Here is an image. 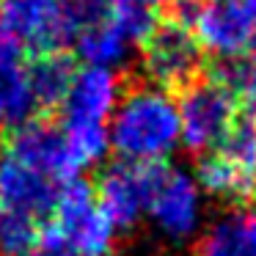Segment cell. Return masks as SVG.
Returning a JSON list of instances; mask_svg holds the SVG:
<instances>
[{"mask_svg": "<svg viewBox=\"0 0 256 256\" xmlns=\"http://www.w3.org/2000/svg\"><path fill=\"white\" fill-rule=\"evenodd\" d=\"M44 223L0 204V256H28L42 245Z\"/></svg>", "mask_w": 256, "mask_h": 256, "instance_id": "16", "label": "cell"}, {"mask_svg": "<svg viewBox=\"0 0 256 256\" xmlns=\"http://www.w3.org/2000/svg\"><path fill=\"white\" fill-rule=\"evenodd\" d=\"M72 44H74V50H78V56L86 61V66L113 69V72L127 61L130 50H132V44L124 39V34L110 22L108 14L102 20H96V22L83 25V28L72 36Z\"/></svg>", "mask_w": 256, "mask_h": 256, "instance_id": "15", "label": "cell"}, {"mask_svg": "<svg viewBox=\"0 0 256 256\" xmlns=\"http://www.w3.org/2000/svg\"><path fill=\"white\" fill-rule=\"evenodd\" d=\"M61 188L64 184L52 182L42 171L0 152V204L44 223L56 206Z\"/></svg>", "mask_w": 256, "mask_h": 256, "instance_id": "11", "label": "cell"}, {"mask_svg": "<svg viewBox=\"0 0 256 256\" xmlns=\"http://www.w3.org/2000/svg\"><path fill=\"white\" fill-rule=\"evenodd\" d=\"M108 132L118 162H166L182 144L176 100L152 83L130 86L127 91H122V100L108 122Z\"/></svg>", "mask_w": 256, "mask_h": 256, "instance_id": "1", "label": "cell"}, {"mask_svg": "<svg viewBox=\"0 0 256 256\" xmlns=\"http://www.w3.org/2000/svg\"><path fill=\"white\" fill-rule=\"evenodd\" d=\"M28 52L0 36V130H14L36 118L34 91L28 78Z\"/></svg>", "mask_w": 256, "mask_h": 256, "instance_id": "12", "label": "cell"}, {"mask_svg": "<svg viewBox=\"0 0 256 256\" xmlns=\"http://www.w3.org/2000/svg\"><path fill=\"white\" fill-rule=\"evenodd\" d=\"M118 232L96 206L94 188L86 179L64 184L42 228V245H56L74 256H113Z\"/></svg>", "mask_w": 256, "mask_h": 256, "instance_id": "2", "label": "cell"}, {"mask_svg": "<svg viewBox=\"0 0 256 256\" xmlns=\"http://www.w3.org/2000/svg\"><path fill=\"white\" fill-rule=\"evenodd\" d=\"M78 74L74 61L66 52H47V56H34L28 61V78H30V91L39 113L44 110H61L66 100L72 80Z\"/></svg>", "mask_w": 256, "mask_h": 256, "instance_id": "14", "label": "cell"}, {"mask_svg": "<svg viewBox=\"0 0 256 256\" xmlns=\"http://www.w3.org/2000/svg\"><path fill=\"white\" fill-rule=\"evenodd\" d=\"M193 256H256V206H232L196 240Z\"/></svg>", "mask_w": 256, "mask_h": 256, "instance_id": "13", "label": "cell"}, {"mask_svg": "<svg viewBox=\"0 0 256 256\" xmlns=\"http://www.w3.org/2000/svg\"><path fill=\"white\" fill-rule=\"evenodd\" d=\"M28 256H74V254H69V250H64V248H56V245H39V248Z\"/></svg>", "mask_w": 256, "mask_h": 256, "instance_id": "19", "label": "cell"}, {"mask_svg": "<svg viewBox=\"0 0 256 256\" xmlns=\"http://www.w3.org/2000/svg\"><path fill=\"white\" fill-rule=\"evenodd\" d=\"M144 72L152 86L162 91L188 88L204 72V50L196 42L193 30L176 22L174 17L160 20L154 34L144 42Z\"/></svg>", "mask_w": 256, "mask_h": 256, "instance_id": "7", "label": "cell"}, {"mask_svg": "<svg viewBox=\"0 0 256 256\" xmlns=\"http://www.w3.org/2000/svg\"><path fill=\"white\" fill-rule=\"evenodd\" d=\"M193 174L184 168L154 162L146 166V215L168 242L196 237L204 218V198Z\"/></svg>", "mask_w": 256, "mask_h": 256, "instance_id": "4", "label": "cell"}, {"mask_svg": "<svg viewBox=\"0 0 256 256\" xmlns=\"http://www.w3.org/2000/svg\"><path fill=\"white\" fill-rule=\"evenodd\" d=\"M0 36L34 56L72 44L69 0H0Z\"/></svg>", "mask_w": 256, "mask_h": 256, "instance_id": "6", "label": "cell"}, {"mask_svg": "<svg viewBox=\"0 0 256 256\" xmlns=\"http://www.w3.org/2000/svg\"><path fill=\"white\" fill-rule=\"evenodd\" d=\"M171 17L193 30L201 50L220 64L242 61L256 36V17L242 0H174Z\"/></svg>", "mask_w": 256, "mask_h": 256, "instance_id": "3", "label": "cell"}, {"mask_svg": "<svg viewBox=\"0 0 256 256\" xmlns=\"http://www.w3.org/2000/svg\"><path fill=\"white\" fill-rule=\"evenodd\" d=\"M242 3H245V8H248V12L256 17V0H242Z\"/></svg>", "mask_w": 256, "mask_h": 256, "instance_id": "20", "label": "cell"}, {"mask_svg": "<svg viewBox=\"0 0 256 256\" xmlns=\"http://www.w3.org/2000/svg\"><path fill=\"white\" fill-rule=\"evenodd\" d=\"M122 100V78L113 69H78L61 105L64 124H108Z\"/></svg>", "mask_w": 256, "mask_h": 256, "instance_id": "10", "label": "cell"}, {"mask_svg": "<svg viewBox=\"0 0 256 256\" xmlns=\"http://www.w3.org/2000/svg\"><path fill=\"white\" fill-rule=\"evenodd\" d=\"M108 17L130 44H144L160 25V12L152 0H110Z\"/></svg>", "mask_w": 256, "mask_h": 256, "instance_id": "17", "label": "cell"}, {"mask_svg": "<svg viewBox=\"0 0 256 256\" xmlns=\"http://www.w3.org/2000/svg\"><path fill=\"white\" fill-rule=\"evenodd\" d=\"M94 198L118 234L135 228L146 215V166H130V162L108 166L96 179Z\"/></svg>", "mask_w": 256, "mask_h": 256, "instance_id": "9", "label": "cell"}, {"mask_svg": "<svg viewBox=\"0 0 256 256\" xmlns=\"http://www.w3.org/2000/svg\"><path fill=\"white\" fill-rule=\"evenodd\" d=\"M61 130L78 171H86V168L102 162L110 152L108 124H61Z\"/></svg>", "mask_w": 256, "mask_h": 256, "instance_id": "18", "label": "cell"}, {"mask_svg": "<svg viewBox=\"0 0 256 256\" xmlns=\"http://www.w3.org/2000/svg\"><path fill=\"white\" fill-rule=\"evenodd\" d=\"M152 3H162V0H152ZM171 3H174V0H171Z\"/></svg>", "mask_w": 256, "mask_h": 256, "instance_id": "21", "label": "cell"}, {"mask_svg": "<svg viewBox=\"0 0 256 256\" xmlns=\"http://www.w3.org/2000/svg\"><path fill=\"white\" fill-rule=\"evenodd\" d=\"M3 154L36 168L58 184H69L72 179L80 176L78 166L69 154L61 124H52L39 116L8 130L6 140H3Z\"/></svg>", "mask_w": 256, "mask_h": 256, "instance_id": "8", "label": "cell"}, {"mask_svg": "<svg viewBox=\"0 0 256 256\" xmlns=\"http://www.w3.org/2000/svg\"><path fill=\"white\" fill-rule=\"evenodd\" d=\"M176 108L182 146L188 152H198V154L215 149L228 135V130L237 124V118L242 116L237 94L215 74L198 78L188 88H182Z\"/></svg>", "mask_w": 256, "mask_h": 256, "instance_id": "5", "label": "cell"}]
</instances>
